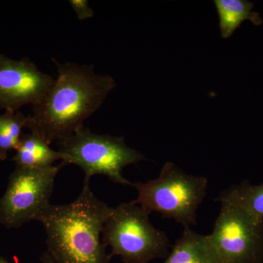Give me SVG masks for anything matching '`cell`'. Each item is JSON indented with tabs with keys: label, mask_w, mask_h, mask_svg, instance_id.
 Instances as JSON below:
<instances>
[{
	"label": "cell",
	"mask_w": 263,
	"mask_h": 263,
	"mask_svg": "<svg viewBox=\"0 0 263 263\" xmlns=\"http://www.w3.org/2000/svg\"><path fill=\"white\" fill-rule=\"evenodd\" d=\"M52 60L58 76L43 100L33 105L25 127L48 145L65 139L84 125L117 86L111 76L97 74L93 65Z\"/></svg>",
	"instance_id": "1"
},
{
	"label": "cell",
	"mask_w": 263,
	"mask_h": 263,
	"mask_svg": "<svg viewBox=\"0 0 263 263\" xmlns=\"http://www.w3.org/2000/svg\"><path fill=\"white\" fill-rule=\"evenodd\" d=\"M84 183L79 197L65 205H49L38 216L46 234L47 252L56 263H109L101 239L113 212Z\"/></svg>",
	"instance_id": "2"
},
{
	"label": "cell",
	"mask_w": 263,
	"mask_h": 263,
	"mask_svg": "<svg viewBox=\"0 0 263 263\" xmlns=\"http://www.w3.org/2000/svg\"><path fill=\"white\" fill-rule=\"evenodd\" d=\"M132 186L138 191L133 201L148 213L158 212L185 228L196 224L197 211L206 195L208 179L185 174L172 163L164 164L158 178Z\"/></svg>",
	"instance_id": "3"
},
{
	"label": "cell",
	"mask_w": 263,
	"mask_h": 263,
	"mask_svg": "<svg viewBox=\"0 0 263 263\" xmlns=\"http://www.w3.org/2000/svg\"><path fill=\"white\" fill-rule=\"evenodd\" d=\"M59 146L62 163L80 167L84 172V183H89L95 175H103L114 182L132 186L133 183L123 176V169L146 160L144 155L128 146L124 138L96 134L84 125L59 141Z\"/></svg>",
	"instance_id": "4"
},
{
	"label": "cell",
	"mask_w": 263,
	"mask_h": 263,
	"mask_svg": "<svg viewBox=\"0 0 263 263\" xmlns=\"http://www.w3.org/2000/svg\"><path fill=\"white\" fill-rule=\"evenodd\" d=\"M150 213L133 202L114 208L102 233V241L124 263H148L168 254L169 240L149 221Z\"/></svg>",
	"instance_id": "5"
},
{
	"label": "cell",
	"mask_w": 263,
	"mask_h": 263,
	"mask_svg": "<svg viewBox=\"0 0 263 263\" xmlns=\"http://www.w3.org/2000/svg\"><path fill=\"white\" fill-rule=\"evenodd\" d=\"M209 245L219 263L263 262V219L223 202Z\"/></svg>",
	"instance_id": "6"
},
{
	"label": "cell",
	"mask_w": 263,
	"mask_h": 263,
	"mask_svg": "<svg viewBox=\"0 0 263 263\" xmlns=\"http://www.w3.org/2000/svg\"><path fill=\"white\" fill-rule=\"evenodd\" d=\"M64 167L62 162L48 168L16 167L0 199V223L12 229L37 221L51 204L55 179Z\"/></svg>",
	"instance_id": "7"
},
{
	"label": "cell",
	"mask_w": 263,
	"mask_h": 263,
	"mask_svg": "<svg viewBox=\"0 0 263 263\" xmlns=\"http://www.w3.org/2000/svg\"><path fill=\"white\" fill-rule=\"evenodd\" d=\"M54 81L29 59L14 60L0 54V109L18 111L24 105H36Z\"/></svg>",
	"instance_id": "8"
},
{
	"label": "cell",
	"mask_w": 263,
	"mask_h": 263,
	"mask_svg": "<svg viewBox=\"0 0 263 263\" xmlns=\"http://www.w3.org/2000/svg\"><path fill=\"white\" fill-rule=\"evenodd\" d=\"M164 263H219L209 245L207 235L185 228L181 238L173 246Z\"/></svg>",
	"instance_id": "9"
},
{
	"label": "cell",
	"mask_w": 263,
	"mask_h": 263,
	"mask_svg": "<svg viewBox=\"0 0 263 263\" xmlns=\"http://www.w3.org/2000/svg\"><path fill=\"white\" fill-rule=\"evenodd\" d=\"M15 151L13 161L16 167L48 168L62 159L59 151L52 149L50 145L34 132L22 135Z\"/></svg>",
	"instance_id": "10"
},
{
	"label": "cell",
	"mask_w": 263,
	"mask_h": 263,
	"mask_svg": "<svg viewBox=\"0 0 263 263\" xmlns=\"http://www.w3.org/2000/svg\"><path fill=\"white\" fill-rule=\"evenodd\" d=\"M214 3L219 15L221 35L224 39L232 36L245 21H250L254 25L262 23L259 13L253 11L254 4L251 2L247 0H214Z\"/></svg>",
	"instance_id": "11"
},
{
	"label": "cell",
	"mask_w": 263,
	"mask_h": 263,
	"mask_svg": "<svg viewBox=\"0 0 263 263\" xmlns=\"http://www.w3.org/2000/svg\"><path fill=\"white\" fill-rule=\"evenodd\" d=\"M216 201L232 204L243 209L259 219H263V183L252 185L243 181L221 193Z\"/></svg>",
	"instance_id": "12"
},
{
	"label": "cell",
	"mask_w": 263,
	"mask_h": 263,
	"mask_svg": "<svg viewBox=\"0 0 263 263\" xmlns=\"http://www.w3.org/2000/svg\"><path fill=\"white\" fill-rule=\"evenodd\" d=\"M29 116L22 112L6 110L0 115V160H6L8 152L16 150L22 131L27 125Z\"/></svg>",
	"instance_id": "13"
},
{
	"label": "cell",
	"mask_w": 263,
	"mask_h": 263,
	"mask_svg": "<svg viewBox=\"0 0 263 263\" xmlns=\"http://www.w3.org/2000/svg\"><path fill=\"white\" fill-rule=\"evenodd\" d=\"M69 3L79 20L84 21L94 16V11L90 8L89 2L86 0H70Z\"/></svg>",
	"instance_id": "14"
},
{
	"label": "cell",
	"mask_w": 263,
	"mask_h": 263,
	"mask_svg": "<svg viewBox=\"0 0 263 263\" xmlns=\"http://www.w3.org/2000/svg\"><path fill=\"white\" fill-rule=\"evenodd\" d=\"M41 259L43 263H56L54 262L53 258H52L51 256L50 255L47 251L43 254Z\"/></svg>",
	"instance_id": "15"
},
{
	"label": "cell",
	"mask_w": 263,
	"mask_h": 263,
	"mask_svg": "<svg viewBox=\"0 0 263 263\" xmlns=\"http://www.w3.org/2000/svg\"><path fill=\"white\" fill-rule=\"evenodd\" d=\"M0 263H10L8 261H7L6 259L3 258V257H0Z\"/></svg>",
	"instance_id": "16"
}]
</instances>
